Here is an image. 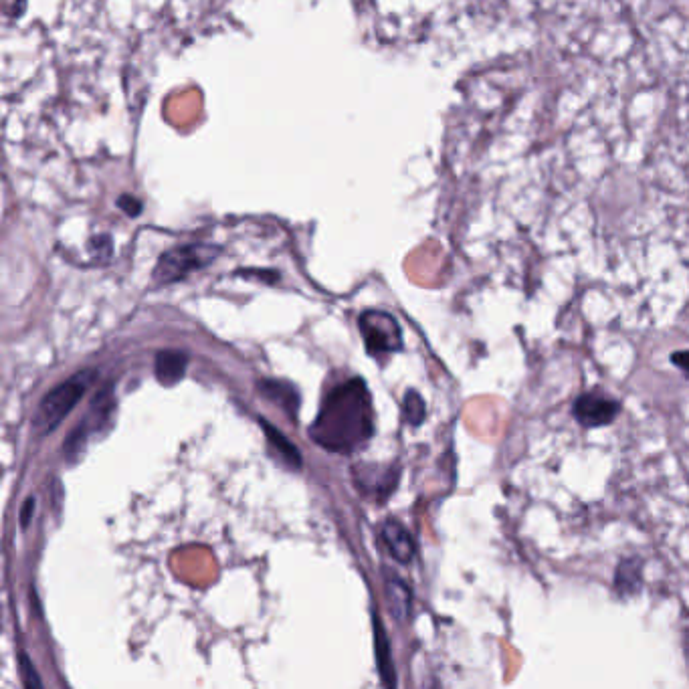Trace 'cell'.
<instances>
[{
	"label": "cell",
	"instance_id": "1",
	"mask_svg": "<svg viewBox=\"0 0 689 689\" xmlns=\"http://www.w3.org/2000/svg\"><path fill=\"white\" fill-rule=\"evenodd\" d=\"M310 437L322 449L350 455L374 437V407L362 378H350L330 390L314 423Z\"/></svg>",
	"mask_w": 689,
	"mask_h": 689
},
{
	"label": "cell",
	"instance_id": "15",
	"mask_svg": "<svg viewBox=\"0 0 689 689\" xmlns=\"http://www.w3.org/2000/svg\"><path fill=\"white\" fill-rule=\"evenodd\" d=\"M403 415H405V421L411 425V427H419L423 425L425 421V415H427V405L423 401V397L419 395L417 390H407V395H405V403H403Z\"/></svg>",
	"mask_w": 689,
	"mask_h": 689
},
{
	"label": "cell",
	"instance_id": "11",
	"mask_svg": "<svg viewBox=\"0 0 689 689\" xmlns=\"http://www.w3.org/2000/svg\"><path fill=\"white\" fill-rule=\"evenodd\" d=\"M259 423H261V427H263V431H265L267 445H269L271 453H273L283 465H287L289 469H302L304 459H302L300 449L295 447L277 427H273V425L267 423L265 419H261Z\"/></svg>",
	"mask_w": 689,
	"mask_h": 689
},
{
	"label": "cell",
	"instance_id": "18",
	"mask_svg": "<svg viewBox=\"0 0 689 689\" xmlns=\"http://www.w3.org/2000/svg\"><path fill=\"white\" fill-rule=\"evenodd\" d=\"M118 205L126 211V215H132V217H138L142 213V203L136 201L134 196H122V199L118 201Z\"/></svg>",
	"mask_w": 689,
	"mask_h": 689
},
{
	"label": "cell",
	"instance_id": "12",
	"mask_svg": "<svg viewBox=\"0 0 689 689\" xmlns=\"http://www.w3.org/2000/svg\"><path fill=\"white\" fill-rule=\"evenodd\" d=\"M186 366H188V354L180 350H162L156 354V362H154L156 380L164 386H174L176 382L184 378Z\"/></svg>",
	"mask_w": 689,
	"mask_h": 689
},
{
	"label": "cell",
	"instance_id": "2",
	"mask_svg": "<svg viewBox=\"0 0 689 689\" xmlns=\"http://www.w3.org/2000/svg\"><path fill=\"white\" fill-rule=\"evenodd\" d=\"M97 376H100L97 368H83L49 390L35 413L33 429L39 435H49L51 431H55V427L77 407Z\"/></svg>",
	"mask_w": 689,
	"mask_h": 689
},
{
	"label": "cell",
	"instance_id": "17",
	"mask_svg": "<svg viewBox=\"0 0 689 689\" xmlns=\"http://www.w3.org/2000/svg\"><path fill=\"white\" fill-rule=\"evenodd\" d=\"M35 506H37L35 496H31V498L25 500V504H23V508H21V528H23V530L29 528L31 518L35 516Z\"/></svg>",
	"mask_w": 689,
	"mask_h": 689
},
{
	"label": "cell",
	"instance_id": "4",
	"mask_svg": "<svg viewBox=\"0 0 689 689\" xmlns=\"http://www.w3.org/2000/svg\"><path fill=\"white\" fill-rule=\"evenodd\" d=\"M116 409V386L114 384H106L97 395L93 397L85 417L81 419V423L69 433V437L63 443V453L67 455V459H77L81 455V451L85 449L87 441L95 435L104 431L114 415Z\"/></svg>",
	"mask_w": 689,
	"mask_h": 689
},
{
	"label": "cell",
	"instance_id": "10",
	"mask_svg": "<svg viewBox=\"0 0 689 689\" xmlns=\"http://www.w3.org/2000/svg\"><path fill=\"white\" fill-rule=\"evenodd\" d=\"M384 590H386V601H388L392 617H395L397 621H405L409 617L411 601H413L409 584L403 578H399L395 572L384 570Z\"/></svg>",
	"mask_w": 689,
	"mask_h": 689
},
{
	"label": "cell",
	"instance_id": "3",
	"mask_svg": "<svg viewBox=\"0 0 689 689\" xmlns=\"http://www.w3.org/2000/svg\"><path fill=\"white\" fill-rule=\"evenodd\" d=\"M219 253H221L219 247L205 245V243H190V245L174 247L158 259L152 279L156 285H170L174 281H182L190 273L201 271L203 267L211 265Z\"/></svg>",
	"mask_w": 689,
	"mask_h": 689
},
{
	"label": "cell",
	"instance_id": "16",
	"mask_svg": "<svg viewBox=\"0 0 689 689\" xmlns=\"http://www.w3.org/2000/svg\"><path fill=\"white\" fill-rule=\"evenodd\" d=\"M19 665H21V675H23V683L29 687V689H39V687H43V681L39 679V673H37V669H35V665L31 663V659H29V655L27 653H21V657H19Z\"/></svg>",
	"mask_w": 689,
	"mask_h": 689
},
{
	"label": "cell",
	"instance_id": "7",
	"mask_svg": "<svg viewBox=\"0 0 689 689\" xmlns=\"http://www.w3.org/2000/svg\"><path fill=\"white\" fill-rule=\"evenodd\" d=\"M257 390L263 395L265 401L277 405L289 419H298V411H300V392L295 388L291 382L285 380H259L257 382Z\"/></svg>",
	"mask_w": 689,
	"mask_h": 689
},
{
	"label": "cell",
	"instance_id": "14",
	"mask_svg": "<svg viewBox=\"0 0 689 689\" xmlns=\"http://www.w3.org/2000/svg\"><path fill=\"white\" fill-rule=\"evenodd\" d=\"M615 586L621 597H633L637 593L641 588V558H627L619 564Z\"/></svg>",
	"mask_w": 689,
	"mask_h": 689
},
{
	"label": "cell",
	"instance_id": "5",
	"mask_svg": "<svg viewBox=\"0 0 689 689\" xmlns=\"http://www.w3.org/2000/svg\"><path fill=\"white\" fill-rule=\"evenodd\" d=\"M362 340L366 344L368 354L380 356V354H397L403 350V330L397 322V318L380 312V310H368L358 320Z\"/></svg>",
	"mask_w": 689,
	"mask_h": 689
},
{
	"label": "cell",
	"instance_id": "19",
	"mask_svg": "<svg viewBox=\"0 0 689 689\" xmlns=\"http://www.w3.org/2000/svg\"><path fill=\"white\" fill-rule=\"evenodd\" d=\"M671 362L689 376V350H681V352L671 354Z\"/></svg>",
	"mask_w": 689,
	"mask_h": 689
},
{
	"label": "cell",
	"instance_id": "8",
	"mask_svg": "<svg viewBox=\"0 0 689 689\" xmlns=\"http://www.w3.org/2000/svg\"><path fill=\"white\" fill-rule=\"evenodd\" d=\"M356 483L362 491L382 500L390 496V491L399 483V469H380V467H358L354 469Z\"/></svg>",
	"mask_w": 689,
	"mask_h": 689
},
{
	"label": "cell",
	"instance_id": "9",
	"mask_svg": "<svg viewBox=\"0 0 689 689\" xmlns=\"http://www.w3.org/2000/svg\"><path fill=\"white\" fill-rule=\"evenodd\" d=\"M382 538L386 542V548L390 556L401 564H409L415 558V540L409 534V530L399 520H386L382 528Z\"/></svg>",
	"mask_w": 689,
	"mask_h": 689
},
{
	"label": "cell",
	"instance_id": "6",
	"mask_svg": "<svg viewBox=\"0 0 689 689\" xmlns=\"http://www.w3.org/2000/svg\"><path fill=\"white\" fill-rule=\"evenodd\" d=\"M621 403L603 390L582 392L572 405V417L584 429H601L613 425L621 415Z\"/></svg>",
	"mask_w": 689,
	"mask_h": 689
},
{
	"label": "cell",
	"instance_id": "13",
	"mask_svg": "<svg viewBox=\"0 0 689 689\" xmlns=\"http://www.w3.org/2000/svg\"><path fill=\"white\" fill-rule=\"evenodd\" d=\"M374 649H376V667H378L382 683L386 687H395L397 685V673H395V665H392L388 635H386L382 621L376 613H374Z\"/></svg>",
	"mask_w": 689,
	"mask_h": 689
}]
</instances>
